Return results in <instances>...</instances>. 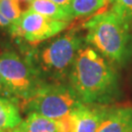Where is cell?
I'll return each instance as SVG.
<instances>
[{"mask_svg": "<svg viewBox=\"0 0 132 132\" xmlns=\"http://www.w3.org/2000/svg\"><path fill=\"white\" fill-rule=\"evenodd\" d=\"M68 84L83 104H108L119 92L113 65L86 42L77 51Z\"/></svg>", "mask_w": 132, "mask_h": 132, "instance_id": "obj_1", "label": "cell"}, {"mask_svg": "<svg viewBox=\"0 0 132 132\" xmlns=\"http://www.w3.org/2000/svg\"><path fill=\"white\" fill-rule=\"evenodd\" d=\"M84 40L113 65L123 66L132 55L131 28L113 11L93 16L84 24Z\"/></svg>", "mask_w": 132, "mask_h": 132, "instance_id": "obj_2", "label": "cell"}, {"mask_svg": "<svg viewBox=\"0 0 132 132\" xmlns=\"http://www.w3.org/2000/svg\"><path fill=\"white\" fill-rule=\"evenodd\" d=\"M84 42V38L71 30L33 49L27 56L47 82L65 83L77 51Z\"/></svg>", "mask_w": 132, "mask_h": 132, "instance_id": "obj_3", "label": "cell"}, {"mask_svg": "<svg viewBox=\"0 0 132 132\" xmlns=\"http://www.w3.org/2000/svg\"><path fill=\"white\" fill-rule=\"evenodd\" d=\"M0 75L6 87L17 100L29 99L43 85V78L31 60L14 51L0 53Z\"/></svg>", "mask_w": 132, "mask_h": 132, "instance_id": "obj_4", "label": "cell"}, {"mask_svg": "<svg viewBox=\"0 0 132 132\" xmlns=\"http://www.w3.org/2000/svg\"><path fill=\"white\" fill-rule=\"evenodd\" d=\"M79 100L69 84L49 82L39 88L29 99L23 101L24 111L58 119L79 107Z\"/></svg>", "mask_w": 132, "mask_h": 132, "instance_id": "obj_5", "label": "cell"}, {"mask_svg": "<svg viewBox=\"0 0 132 132\" xmlns=\"http://www.w3.org/2000/svg\"><path fill=\"white\" fill-rule=\"evenodd\" d=\"M69 22L46 18L28 8L19 19L11 23L9 32L31 44H38L54 37L68 27Z\"/></svg>", "mask_w": 132, "mask_h": 132, "instance_id": "obj_6", "label": "cell"}, {"mask_svg": "<svg viewBox=\"0 0 132 132\" xmlns=\"http://www.w3.org/2000/svg\"><path fill=\"white\" fill-rule=\"evenodd\" d=\"M108 108L98 104H82L73 110L76 116V132H96Z\"/></svg>", "mask_w": 132, "mask_h": 132, "instance_id": "obj_7", "label": "cell"}, {"mask_svg": "<svg viewBox=\"0 0 132 132\" xmlns=\"http://www.w3.org/2000/svg\"><path fill=\"white\" fill-rule=\"evenodd\" d=\"M96 132H132V108H108Z\"/></svg>", "mask_w": 132, "mask_h": 132, "instance_id": "obj_8", "label": "cell"}, {"mask_svg": "<svg viewBox=\"0 0 132 132\" xmlns=\"http://www.w3.org/2000/svg\"><path fill=\"white\" fill-rule=\"evenodd\" d=\"M19 102L0 96V131L15 128L23 120Z\"/></svg>", "mask_w": 132, "mask_h": 132, "instance_id": "obj_9", "label": "cell"}, {"mask_svg": "<svg viewBox=\"0 0 132 132\" xmlns=\"http://www.w3.org/2000/svg\"><path fill=\"white\" fill-rule=\"evenodd\" d=\"M17 127L24 132H59L56 119L36 113H28Z\"/></svg>", "mask_w": 132, "mask_h": 132, "instance_id": "obj_10", "label": "cell"}, {"mask_svg": "<svg viewBox=\"0 0 132 132\" xmlns=\"http://www.w3.org/2000/svg\"><path fill=\"white\" fill-rule=\"evenodd\" d=\"M29 9L46 18L58 21L70 22L73 18L69 11L56 4L52 0H33L29 4Z\"/></svg>", "mask_w": 132, "mask_h": 132, "instance_id": "obj_11", "label": "cell"}, {"mask_svg": "<svg viewBox=\"0 0 132 132\" xmlns=\"http://www.w3.org/2000/svg\"><path fill=\"white\" fill-rule=\"evenodd\" d=\"M109 0H71V12L73 18L94 14Z\"/></svg>", "mask_w": 132, "mask_h": 132, "instance_id": "obj_12", "label": "cell"}, {"mask_svg": "<svg viewBox=\"0 0 132 132\" xmlns=\"http://www.w3.org/2000/svg\"><path fill=\"white\" fill-rule=\"evenodd\" d=\"M20 0H0V13L10 23H13L24 12Z\"/></svg>", "mask_w": 132, "mask_h": 132, "instance_id": "obj_13", "label": "cell"}, {"mask_svg": "<svg viewBox=\"0 0 132 132\" xmlns=\"http://www.w3.org/2000/svg\"><path fill=\"white\" fill-rule=\"evenodd\" d=\"M113 11L132 29V0H112Z\"/></svg>", "mask_w": 132, "mask_h": 132, "instance_id": "obj_14", "label": "cell"}, {"mask_svg": "<svg viewBox=\"0 0 132 132\" xmlns=\"http://www.w3.org/2000/svg\"><path fill=\"white\" fill-rule=\"evenodd\" d=\"M0 96L6 97V98H9V99L15 100V101L19 102V100L16 99L14 96H13V94L9 91V89L6 87V85H5V83H4V80L2 78L1 75H0Z\"/></svg>", "mask_w": 132, "mask_h": 132, "instance_id": "obj_15", "label": "cell"}, {"mask_svg": "<svg viewBox=\"0 0 132 132\" xmlns=\"http://www.w3.org/2000/svg\"><path fill=\"white\" fill-rule=\"evenodd\" d=\"M52 1H53V2H55L56 4L62 6L64 9H66L67 11H69V12L71 14V0H52Z\"/></svg>", "mask_w": 132, "mask_h": 132, "instance_id": "obj_16", "label": "cell"}, {"mask_svg": "<svg viewBox=\"0 0 132 132\" xmlns=\"http://www.w3.org/2000/svg\"><path fill=\"white\" fill-rule=\"evenodd\" d=\"M10 24L11 23L0 13V29H8Z\"/></svg>", "mask_w": 132, "mask_h": 132, "instance_id": "obj_17", "label": "cell"}, {"mask_svg": "<svg viewBox=\"0 0 132 132\" xmlns=\"http://www.w3.org/2000/svg\"><path fill=\"white\" fill-rule=\"evenodd\" d=\"M0 132H24V131H22L18 127H15V128H11V129H7V130H3V131H0Z\"/></svg>", "mask_w": 132, "mask_h": 132, "instance_id": "obj_18", "label": "cell"}, {"mask_svg": "<svg viewBox=\"0 0 132 132\" xmlns=\"http://www.w3.org/2000/svg\"><path fill=\"white\" fill-rule=\"evenodd\" d=\"M21 2H24V3H28V4H30V2L33 1V0H20Z\"/></svg>", "mask_w": 132, "mask_h": 132, "instance_id": "obj_19", "label": "cell"}]
</instances>
